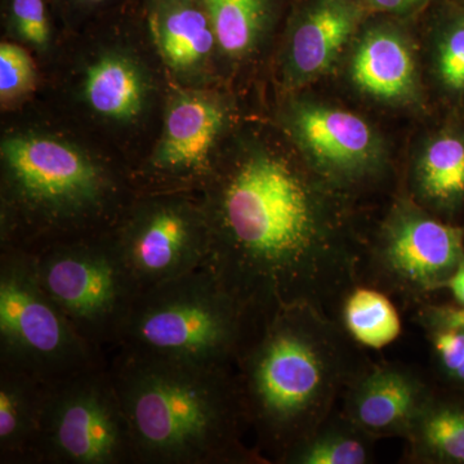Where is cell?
Masks as SVG:
<instances>
[{
  "label": "cell",
  "mask_w": 464,
  "mask_h": 464,
  "mask_svg": "<svg viewBox=\"0 0 464 464\" xmlns=\"http://www.w3.org/2000/svg\"><path fill=\"white\" fill-rule=\"evenodd\" d=\"M206 266L259 322L308 304L340 322L365 246L355 198L317 176L276 127L231 134L199 188Z\"/></svg>",
  "instance_id": "cell-1"
},
{
  "label": "cell",
  "mask_w": 464,
  "mask_h": 464,
  "mask_svg": "<svg viewBox=\"0 0 464 464\" xmlns=\"http://www.w3.org/2000/svg\"><path fill=\"white\" fill-rule=\"evenodd\" d=\"M357 346L338 320L308 304L262 324L237 372L250 429L273 462L315 431L371 364Z\"/></svg>",
  "instance_id": "cell-2"
},
{
  "label": "cell",
  "mask_w": 464,
  "mask_h": 464,
  "mask_svg": "<svg viewBox=\"0 0 464 464\" xmlns=\"http://www.w3.org/2000/svg\"><path fill=\"white\" fill-rule=\"evenodd\" d=\"M110 356L137 464L267 462L244 445L250 423L237 369L123 350Z\"/></svg>",
  "instance_id": "cell-3"
},
{
  "label": "cell",
  "mask_w": 464,
  "mask_h": 464,
  "mask_svg": "<svg viewBox=\"0 0 464 464\" xmlns=\"http://www.w3.org/2000/svg\"><path fill=\"white\" fill-rule=\"evenodd\" d=\"M3 248L32 253L58 241L114 230L133 200L90 152L47 134L3 139Z\"/></svg>",
  "instance_id": "cell-4"
},
{
  "label": "cell",
  "mask_w": 464,
  "mask_h": 464,
  "mask_svg": "<svg viewBox=\"0 0 464 464\" xmlns=\"http://www.w3.org/2000/svg\"><path fill=\"white\" fill-rule=\"evenodd\" d=\"M262 324L204 265L142 290L116 350L237 369Z\"/></svg>",
  "instance_id": "cell-5"
},
{
  "label": "cell",
  "mask_w": 464,
  "mask_h": 464,
  "mask_svg": "<svg viewBox=\"0 0 464 464\" xmlns=\"http://www.w3.org/2000/svg\"><path fill=\"white\" fill-rule=\"evenodd\" d=\"M29 255L45 293L78 334L108 359L141 293L112 231L58 241Z\"/></svg>",
  "instance_id": "cell-6"
},
{
  "label": "cell",
  "mask_w": 464,
  "mask_h": 464,
  "mask_svg": "<svg viewBox=\"0 0 464 464\" xmlns=\"http://www.w3.org/2000/svg\"><path fill=\"white\" fill-rule=\"evenodd\" d=\"M43 289L32 256L0 252V365L56 383L103 364Z\"/></svg>",
  "instance_id": "cell-7"
},
{
  "label": "cell",
  "mask_w": 464,
  "mask_h": 464,
  "mask_svg": "<svg viewBox=\"0 0 464 464\" xmlns=\"http://www.w3.org/2000/svg\"><path fill=\"white\" fill-rule=\"evenodd\" d=\"M33 464H137L108 362L50 384Z\"/></svg>",
  "instance_id": "cell-8"
},
{
  "label": "cell",
  "mask_w": 464,
  "mask_h": 464,
  "mask_svg": "<svg viewBox=\"0 0 464 464\" xmlns=\"http://www.w3.org/2000/svg\"><path fill=\"white\" fill-rule=\"evenodd\" d=\"M277 128L324 181L356 198L389 177L386 137L364 115L307 91L284 94Z\"/></svg>",
  "instance_id": "cell-9"
},
{
  "label": "cell",
  "mask_w": 464,
  "mask_h": 464,
  "mask_svg": "<svg viewBox=\"0 0 464 464\" xmlns=\"http://www.w3.org/2000/svg\"><path fill=\"white\" fill-rule=\"evenodd\" d=\"M365 256L375 288L420 302L444 288L456 271L464 256V228L401 194L391 204Z\"/></svg>",
  "instance_id": "cell-10"
},
{
  "label": "cell",
  "mask_w": 464,
  "mask_h": 464,
  "mask_svg": "<svg viewBox=\"0 0 464 464\" xmlns=\"http://www.w3.org/2000/svg\"><path fill=\"white\" fill-rule=\"evenodd\" d=\"M112 234L141 292L197 270L209 256L203 204L185 191L137 195Z\"/></svg>",
  "instance_id": "cell-11"
},
{
  "label": "cell",
  "mask_w": 464,
  "mask_h": 464,
  "mask_svg": "<svg viewBox=\"0 0 464 464\" xmlns=\"http://www.w3.org/2000/svg\"><path fill=\"white\" fill-rule=\"evenodd\" d=\"M404 18L369 16L335 74L368 105L395 112H420L429 106L420 42Z\"/></svg>",
  "instance_id": "cell-12"
},
{
  "label": "cell",
  "mask_w": 464,
  "mask_h": 464,
  "mask_svg": "<svg viewBox=\"0 0 464 464\" xmlns=\"http://www.w3.org/2000/svg\"><path fill=\"white\" fill-rule=\"evenodd\" d=\"M232 101L212 87L176 88L164 112L163 132L152 151L148 174L183 191L206 182L234 127Z\"/></svg>",
  "instance_id": "cell-13"
},
{
  "label": "cell",
  "mask_w": 464,
  "mask_h": 464,
  "mask_svg": "<svg viewBox=\"0 0 464 464\" xmlns=\"http://www.w3.org/2000/svg\"><path fill=\"white\" fill-rule=\"evenodd\" d=\"M369 16L359 0H295L277 51L283 94L310 90L334 75Z\"/></svg>",
  "instance_id": "cell-14"
},
{
  "label": "cell",
  "mask_w": 464,
  "mask_h": 464,
  "mask_svg": "<svg viewBox=\"0 0 464 464\" xmlns=\"http://www.w3.org/2000/svg\"><path fill=\"white\" fill-rule=\"evenodd\" d=\"M152 44L183 87H210L221 74L215 30L199 0H150Z\"/></svg>",
  "instance_id": "cell-15"
},
{
  "label": "cell",
  "mask_w": 464,
  "mask_h": 464,
  "mask_svg": "<svg viewBox=\"0 0 464 464\" xmlns=\"http://www.w3.org/2000/svg\"><path fill=\"white\" fill-rule=\"evenodd\" d=\"M432 392L408 366L371 362L348 384L342 411L375 439H406Z\"/></svg>",
  "instance_id": "cell-16"
},
{
  "label": "cell",
  "mask_w": 464,
  "mask_h": 464,
  "mask_svg": "<svg viewBox=\"0 0 464 464\" xmlns=\"http://www.w3.org/2000/svg\"><path fill=\"white\" fill-rule=\"evenodd\" d=\"M408 195L438 217L450 218L464 206V118L447 116L415 150Z\"/></svg>",
  "instance_id": "cell-17"
},
{
  "label": "cell",
  "mask_w": 464,
  "mask_h": 464,
  "mask_svg": "<svg viewBox=\"0 0 464 464\" xmlns=\"http://www.w3.org/2000/svg\"><path fill=\"white\" fill-rule=\"evenodd\" d=\"M420 53L429 96L445 116L464 118V3H433Z\"/></svg>",
  "instance_id": "cell-18"
},
{
  "label": "cell",
  "mask_w": 464,
  "mask_h": 464,
  "mask_svg": "<svg viewBox=\"0 0 464 464\" xmlns=\"http://www.w3.org/2000/svg\"><path fill=\"white\" fill-rule=\"evenodd\" d=\"M215 30L221 70L239 72L270 45L282 0H199Z\"/></svg>",
  "instance_id": "cell-19"
},
{
  "label": "cell",
  "mask_w": 464,
  "mask_h": 464,
  "mask_svg": "<svg viewBox=\"0 0 464 464\" xmlns=\"http://www.w3.org/2000/svg\"><path fill=\"white\" fill-rule=\"evenodd\" d=\"M82 94L88 108L112 123L139 119L150 94V79L141 63L121 51L103 52L85 70Z\"/></svg>",
  "instance_id": "cell-20"
},
{
  "label": "cell",
  "mask_w": 464,
  "mask_h": 464,
  "mask_svg": "<svg viewBox=\"0 0 464 464\" xmlns=\"http://www.w3.org/2000/svg\"><path fill=\"white\" fill-rule=\"evenodd\" d=\"M50 383L0 365V463L33 464Z\"/></svg>",
  "instance_id": "cell-21"
},
{
  "label": "cell",
  "mask_w": 464,
  "mask_h": 464,
  "mask_svg": "<svg viewBox=\"0 0 464 464\" xmlns=\"http://www.w3.org/2000/svg\"><path fill=\"white\" fill-rule=\"evenodd\" d=\"M405 440L406 462L464 464V400L433 390Z\"/></svg>",
  "instance_id": "cell-22"
},
{
  "label": "cell",
  "mask_w": 464,
  "mask_h": 464,
  "mask_svg": "<svg viewBox=\"0 0 464 464\" xmlns=\"http://www.w3.org/2000/svg\"><path fill=\"white\" fill-rule=\"evenodd\" d=\"M375 441L374 436L334 409L315 431L290 449L280 463L368 464L374 459Z\"/></svg>",
  "instance_id": "cell-23"
},
{
  "label": "cell",
  "mask_w": 464,
  "mask_h": 464,
  "mask_svg": "<svg viewBox=\"0 0 464 464\" xmlns=\"http://www.w3.org/2000/svg\"><path fill=\"white\" fill-rule=\"evenodd\" d=\"M340 323L359 346L381 350L401 334L398 308L383 290L357 285L348 292L341 307Z\"/></svg>",
  "instance_id": "cell-24"
},
{
  "label": "cell",
  "mask_w": 464,
  "mask_h": 464,
  "mask_svg": "<svg viewBox=\"0 0 464 464\" xmlns=\"http://www.w3.org/2000/svg\"><path fill=\"white\" fill-rule=\"evenodd\" d=\"M36 85L33 58L20 45L3 42L0 45V101L3 108L16 105L29 96Z\"/></svg>",
  "instance_id": "cell-25"
},
{
  "label": "cell",
  "mask_w": 464,
  "mask_h": 464,
  "mask_svg": "<svg viewBox=\"0 0 464 464\" xmlns=\"http://www.w3.org/2000/svg\"><path fill=\"white\" fill-rule=\"evenodd\" d=\"M9 26L18 41L39 51L47 50L51 26L43 0H12Z\"/></svg>",
  "instance_id": "cell-26"
},
{
  "label": "cell",
  "mask_w": 464,
  "mask_h": 464,
  "mask_svg": "<svg viewBox=\"0 0 464 464\" xmlns=\"http://www.w3.org/2000/svg\"><path fill=\"white\" fill-rule=\"evenodd\" d=\"M415 317L427 335L440 332H464L463 304H426L420 307Z\"/></svg>",
  "instance_id": "cell-27"
},
{
  "label": "cell",
  "mask_w": 464,
  "mask_h": 464,
  "mask_svg": "<svg viewBox=\"0 0 464 464\" xmlns=\"http://www.w3.org/2000/svg\"><path fill=\"white\" fill-rule=\"evenodd\" d=\"M371 14L406 18L429 7L436 0H359Z\"/></svg>",
  "instance_id": "cell-28"
},
{
  "label": "cell",
  "mask_w": 464,
  "mask_h": 464,
  "mask_svg": "<svg viewBox=\"0 0 464 464\" xmlns=\"http://www.w3.org/2000/svg\"><path fill=\"white\" fill-rule=\"evenodd\" d=\"M444 288L450 290L458 304L464 306V256L458 264L456 271L451 275L450 279L445 283Z\"/></svg>",
  "instance_id": "cell-29"
},
{
  "label": "cell",
  "mask_w": 464,
  "mask_h": 464,
  "mask_svg": "<svg viewBox=\"0 0 464 464\" xmlns=\"http://www.w3.org/2000/svg\"><path fill=\"white\" fill-rule=\"evenodd\" d=\"M449 380L456 382V383L462 384L464 386V362L463 364L454 372L453 374L449 377Z\"/></svg>",
  "instance_id": "cell-30"
},
{
  "label": "cell",
  "mask_w": 464,
  "mask_h": 464,
  "mask_svg": "<svg viewBox=\"0 0 464 464\" xmlns=\"http://www.w3.org/2000/svg\"><path fill=\"white\" fill-rule=\"evenodd\" d=\"M84 2H87V3H100V2H103V0H84Z\"/></svg>",
  "instance_id": "cell-31"
},
{
  "label": "cell",
  "mask_w": 464,
  "mask_h": 464,
  "mask_svg": "<svg viewBox=\"0 0 464 464\" xmlns=\"http://www.w3.org/2000/svg\"><path fill=\"white\" fill-rule=\"evenodd\" d=\"M458 2L464 3V0H458Z\"/></svg>",
  "instance_id": "cell-32"
}]
</instances>
